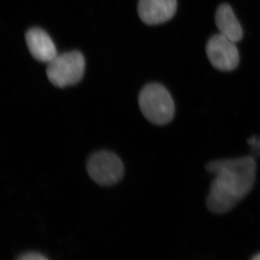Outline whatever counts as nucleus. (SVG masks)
I'll return each instance as SVG.
<instances>
[{"label": "nucleus", "instance_id": "obj_7", "mask_svg": "<svg viewBox=\"0 0 260 260\" xmlns=\"http://www.w3.org/2000/svg\"><path fill=\"white\" fill-rule=\"evenodd\" d=\"M25 41L29 51L36 60L48 64L58 55L52 39L42 28L28 30L25 34Z\"/></svg>", "mask_w": 260, "mask_h": 260}, {"label": "nucleus", "instance_id": "obj_11", "mask_svg": "<svg viewBox=\"0 0 260 260\" xmlns=\"http://www.w3.org/2000/svg\"><path fill=\"white\" fill-rule=\"evenodd\" d=\"M253 260H260V253L259 254H256V255L253 256Z\"/></svg>", "mask_w": 260, "mask_h": 260}, {"label": "nucleus", "instance_id": "obj_1", "mask_svg": "<svg viewBox=\"0 0 260 260\" xmlns=\"http://www.w3.org/2000/svg\"><path fill=\"white\" fill-rule=\"evenodd\" d=\"M205 169L215 176L206 201L211 213H228L254 187L256 164L252 156L213 160Z\"/></svg>", "mask_w": 260, "mask_h": 260}, {"label": "nucleus", "instance_id": "obj_3", "mask_svg": "<svg viewBox=\"0 0 260 260\" xmlns=\"http://www.w3.org/2000/svg\"><path fill=\"white\" fill-rule=\"evenodd\" d=\"M85 69V60L81 52L69 51L59 54L48 63V79L54 86L65 88L79 83Z\"/></svg>", "mask_w": 260, "mask_h": 260}, {"label": "nucleus", "instance_id": "obj_2", "mask_svg": "<svg viewBox=\"0 0 260 260\" xmlns=\"http://www.w3.org/2000/svg\"><path fill=\"white\" fill-rule=\"evenodd\" d=\"M138 102L143 116L152 124L166 125L174 119V100L161 84L153 83L145 85L140 91Z\"/></svg>", "mask_w": 260, "mask_h": 260}, {"label": "nucleus", "instance_id": "obj_4", "mask_svg": "<svg viewBox=\"0 0 260 260\" xmlns=\"http://www.w3.org/2000/svg\"><path fill=\"white\" fill-rule=\"evenodd\" d=\"M90 177L101 186L114 185L122 179L124 164L113 152L101 150L93 153L87 162Z\"/></svg>", "mask_w": 260, "mask_h": 260}, {"label": "nucleus", "instance_id": "obj_8", "mask_svg": "<svg viewBox=\"0 0 260 260\" xmlns=\"http://www.w3.org/2000/svg\"><path fill=\"white\" fill-rule=\"evenodd\" d=\"M215 22L219 34L236 44L242 41L244 31L230 5L226 3L219 5L215 13Z\"/></svg>", "mask_w": 260, "mask_h": 260}, {"label": "nucleus", "instance_id": "obj_9", "mask_svg": "<svg viewBox=\"0 0 260 260\" xmlns=\"http://www.w3.org/2000/svg\"><path fill=\"white\" fill-rule=\"evenodd\" d=\"M18 259L21 260H45L48 259L47 256L38 252H28L19 256Z\"/></svg>", "mask_w": 260, "mask_h": 260}, {"label": "nucleus", "instance_id": "obj_6", "mask_svg": "<svg viewBox=\"0 0 260 260\" xmlns=\"http://www.w3.org/2000/svg\"><path fill=\"white\" fill-rule=\"evenodd\" d=\"M177 0H139L138 15L148 25H159L169 21L176 14Z\"/></svg>", "mask_w": 260, "mask_h": 260}, {"label": "nucleus", "instance_id": "obj_10", "mask_svg": "<svg viewBox=\"0 0 260 260\" xmlns=\"http://www.w3.org/2000/svg\"><path fill=\"white\" fill-rule=\"evenodd\" d=\"M248 143L251 145L253 150L260 155V138L258 140L256 136L252 137L248 140Z\"/></svg>", "mask_w": 260, "mask_h": 260}, {"label": "nucleus", "instance_id": "obj_5", "mask_svg": "<svg viewBox=\"0 0 260 260\" xmlns=\"http://www.w3.org/2000/svg\"><path fill=\"white\" fill-rule=\"evenodd\" d=\"M205 50L210 64L219 71H233L239 66L240 58L236 43L222 34L210 37Z\"/></svg>", "mask_w": 260, "mask_h": 260}]
</instances>
